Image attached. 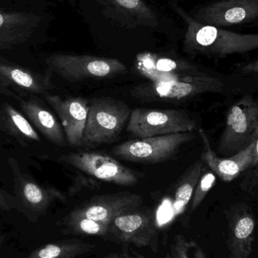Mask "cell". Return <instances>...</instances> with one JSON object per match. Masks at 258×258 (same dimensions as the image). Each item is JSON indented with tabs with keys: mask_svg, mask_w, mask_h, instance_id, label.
<instances>
[{
	"mask_svg": "<svg viewBox=\"0 0 258 258\" xmlns=\"http://www.w3.org/2000/svg\"><path fill=\"white\" fill-rule=\"evenodd\" d=\"M258 137V103L249 95L230 107L218 152L225 158L245 150Z\"/></svg>",
	"mask_w": 258,
	"mask_h": 258,
	"instance_id": "cell-4",
	"label": "cell"
},
{
	"mask_svg": "<svg viewBox=\"0 0 258 258\" xmlns=\"http://www.w3.org/2000/svg\"><path fill=\"white\" fill-rule=\"evenodd\" d=\"M47 63L52 72L71 82L111 78L126 74V66L116 58L77 54H56Z\"/></svg>",
	"mask_w": 258,
	"mask_h": 258,
	"instance_id": "cell-8",
	"label": "cell"
},
{
	"mask_svg": "<svg viewBox=\"0 0 258 258\" xmlns=\"http://www.w3.org/2000/svg\"><path fill=\"white\" fill-rule=\"evenodd\" d=\"M204 168L203 160L197 161L187 168L177 180L174 189V208L183 212L192 200L196 186Z\"/></svg>",
	"mask_w": 258,
	"mask_h": 258,
	"instance_id": "cell-21",
	"label": "cell"
},
{
	"mask_svg": "<svg viewBox=\"0 0 258 258\" xmlns=\"http://www.w3.org/2000/svg\"><path fill=\"white\" fill-rule=\"evenodd\" d=\"M241 71L244 74H254L258 73V59L254 61L250 62L247 64L244 65L241 68Z\"/></svg>",
	"mask_w": 258,
	"mask_h": 258,
	"instance_id": "cell-29",
	"label": "cell"
},
{
	"mask_svg": "<svg viewBox=\"0 0 258 258\" xmlns=\"http://www.w3.org/2000/svg\"><path fill=\"white\" fill-rule=\"evenodd\" d=\"M216 180V174L213 171H203L191 200V212L197 210V208L203 203L209 191L215 186Z\"/></svg>",
	"mask_w": 258,
	"mask_h": 258,
	"instance_id": "cell-24",
	"label": "cell"
},
{
	"mask_svg": "<svg viewBox=\"0 0 258 258\" xmlns=\"http://www.w3.org/2000/svg\"><path fill=\"white\" fill-rule=\"evenodd\" d=\"M95 247L81 239H63L39 247L26 258H78L89 254Z\"/></svg>",
	"mask_w": 258,
	"mask_h": 258,
	"instance_id": "cell-19",
	"label": "cell"
},
{
	"mask_svg": "<svg viewBox=\"0 0 258 258\" xmlns=\"http://www.w3.org/2000/svg\"><path fill=\"white\" fill-rule=\"evenodd\" d=\"M192 241H188L182 234L174 236L164 258H190Z\"/></svg>",
	"mask_w": 258,
	"mask_h": 258,
	"instance_id": "cell-25",
	"label": "cell"
},
{
	"mask_svg": "<svg viewBox=\"0 0 258 258\" xmlns=\"http://www.w3.org/2000/svg\"><path fill=\"white\" fill-rule=\"evenodd\" d=\"M258 18V0H221L201 8L194 18L222 27L246 24Z\"/></svg>",
	"mask_w": 258,
	"mask_h": 258,
	"instance_id": "cell-11",
	"label": "cell"
},
{
	"mask_svg": "<svg viewBox=\"0 0 258 258\" xmlns=\"http://www.w3.org/2000/svg\"><path fill=\"white\" fill-rule=\"evenodd\" d=\"M44 98L57 113L68 145L82 147V138L89 113V100L81 97L62 98L49 94L44 95Z\"/></svg>",
	"mask_w": 258,
	"mask_h": 258,
	"instance_id": "cell-12",
	"label": "cell"
},
{
	"mask_svg": "<svg viewBox=\"0 0 258 258\" xmlns=\"http://www.w3.org/2000/svg\"><path fill=\"white\" fill-rule=\"evenodd\" d=\"M258 165V137L257 141H256L255 147L254 150V159H253L252 166H255Z\"/></svg>",
	"mask_w": 258,
	"mask_h": 258,
	"instance_id": "cell-30",
	"label": "cell"
},
{
	"mask_svg": "<svg viewBox=\"0 0 258 258\" xmlns=\"http://www.w3.org/2000/svg\"><path fill=\"white\" fill-rule=\"evenodd\" d=\"M63 227L62 233L75 236H98L110 240L109 225L89 219L86 217L68 214L57 223Z\"/></svg>",
	"mask_w": 258,
	"mask_h": 258,
	"instance_id": "cell-20",
	"label": "cell"
},
{
	"mask_svg": "<svg viewBox=\"0 0 258 258\" xmlns=\"http://www.w3.org/2000/svg\"><path fill=\"white\" fill-rule=\"evenodd\" d=\"M3 236H0V245H1V244L3 243Z\"/></svg>",
	"mask_w": 258,
	"mask_h": 258,
	"instance_id": "cell-34",
	"label": "cell"
},
{
	"mask_svg": "<svg viewBox=\"0 0 258 258\" xmlns=\"http://www.w3.org/2000/svg\"><path fill=\"white\" fill-rule=\"evenodd\" d=\"M197 138L192 132H181L162 136L132 140L115 146L112 153L127 162L157 164L173 159L182 146Z\"/></svg>",
	"mask_w": 258,
	"mask_h": 258,
	"instance_id": "cell-5",
	"label": "cell"
},
{
	"mask_svg": "<svg viewBox=\"0 0 258 258\" xmlns=\"http://www.w3.org/2000/svg\"><path fill=\"white\" fill-rule=\"evenodd\" d=\"M143 197L129 192L95 196L71 212L109 225L116 217L139 209Z\"/></svg>",
	"mask_w": 258,
	"mask_h": 258,
	"instance_id": "cell-10",
	"label": "cell"
},
{
	"mask_svg": "<svg viewBox=\"0 0 258 258\" xmlns=\"http://www.w3.org/2000/svg\"><path fill=\"white\" fill-rule=\"evenodd\" d=\"M195 119L187 112L175 109L136 108L131 113L126 130L136 138L192 132L197 128Z\"/></svg>",
	"mask_w": 258,
	"mask_h": 258,
	"instance_id": "cell-6",
	"label": "cell"
},
{
	"mask_svg": "<svg viewBox=\"0 0 258 258\" xmlns=\"http://www.w3.org/2000/svg\"><path fill=\"white\" fill-rule=\"evenodd\" d=\"M224 89L219 79L200 74L170 81L141 83L135 86L131 94L142 101H180L207 92H222Z\"/></svg>",
	"mask_w": 258,
	"mask_h": 258,
	"instance_id": "cell-3",
	"label": "cell"
},
{
	"mask_svg": "<svg viewBox=\"0 0 258 258\" xmlns=\"http://www.w3.org/2000/svg\"><path fill=\"white\" fill-rule=\"evenodd\" d=\"M227 248L230 258H248L252 251L255 218L251 209L244 203L233 206L227 213Z\"/></svg>",
	"mask_w": 258,
	"mask_h": 258,
	"instance_id": "cell-13",
	"label": "cell"
},
{
	"mask_svg": "<svg viewBox=\"0 0 258 258\" xmlns=\"http://www.w3.org/2000/svg\"><path fill=\"white\" fill-rule=\"evenodd\" d=\"M0 209L6 212H10L13 209H18L20 212H23L22 206L19 200L1 189H0Z\"/></svg>",
	"mask_w": 258,
	"mask_h": 258,
	"instance_id": "cell-27",
	"label": "cell"
},
{
	"mask_svg": "<svg viewBox=\"0 0 258 258\" xmlns=\"http://www.w3.org/2000/svg\"><path fill=\"white\" fill-rule=\"evenodd\" d=\"M191 252L194 258H208L205 251L200 245L192 241V246L191 248Z\"/></svg>",
	"mask_w": 258,
	"mask_h": 258,
	"instance_id": "cell-28",
	"label": "cell"
},
{
	"mask_svg": "<svg viewBox=\"0 0 258 258\" xmlns=\"http://www.w3.org/2000/svg\"><path fill=\"white\" fill-rule=\"evenodd\" d=\"M5 113L7 122L10 126L18 132L19 135L33 141H40L39 135L32 126L30 122L13 107L9 104H6L5 106Z\"/></svg>",
	"mask_w": 258,
	"mask_h": 258,
	"instance_id": "cell-23",
	"label": "cell"
},
{
	"mask_svg": "<svg viewBox=\"0 0 258 258\" xmlns=\"http://www.w3.org/2000/svg\"><path fill=\"white\" fill-rule=\"evenodd\" d=\"M110 240L122 245L123 254L129 255L128 246L150 248L159 251V231L152 211L135 210L116 217L109 224Z\"/></svg>",
	"mask_w": 258,
	"mask_h": 258,
	"instance_id": "cell-7",
	"label": "cell"
},
{
	"mask_svg": "<svg viewBox=\"0 0 258 258\" xmlns=\"http://www.w3.org/2000/svg\"><path fill=\"white\" fill-rule=\"evenodd\" d=\"M131 113L128 104L120 100L110 97L92 99L89 102L82 147L92 148L114 142L127 126Z\"/></svg>",
	"mask_w": 258,
	"mask_h": 258,
	"instance_id": "cell-2",
	"label": "cell"
},
{
	"mask_svg": "<svg viewBox=\"0 0 258 258\" xmlns=\"http://www.w3.org/2000/svg\"><path fill=\"white\" fill-rule=\"evenodd\" d=\"M99 258H132L129 255H125L123 253L122 254H118V253H113V254H107Z\"/></svg>",
	"mask_w": 258,
	"mask_h": 258,
	"instance_id": "cell-31",
	"label": "cell"
},
{
	"mask_svg": "<svg viewBox=\"0 0 258 258\" xmlns=\"http://www.w3.org/2000/svg\"><path fill=\"white\" fill-rule=\"evenodd\" d=\"M177 13L186 21L187 31L183 47L189 54L225 57L258 49V33L242 34L199 22L176 6Z\"/></svg>",
	"mask_w": 258,
	"mask_h": 258,
	"instance_id": "cell-1",
	"label": "cell"
},
{
	"mask_svg": "<svg viewBox=\"0 0 258 258\" xmlns=\"http://www.w3.org/2000/svg\"><path fill=\"white\" fill-rule=\"evenodd\" d=\"M135 68L150 82L170 81L201 74L195 65L186 60L160 57L151 53L138 54Z\"/></svg>",
	"mask_w": 258,
	"mask_h": 258,
	"instance_id": "cell-14",
	"label": "cell"
},
{
	"mask_svg": "<svg viewBox=\"0 0 258 258\" xmlns=\"http://www.w3.org/2000/svg\"><path fill=\"white\" fill-rule=\"evenodd\" d=\"M16 185L23 213L33 222H36L39 217L45 215L51 203L56 200L66 201L65 196L57 189L43 187L24 176L18 177Z\"/></svg>",
	"mask_w": 258,
	"mask_h": 258,
	"instance_id": "cell-16",
	"label": "cell"
},
{
	"mask_svg": "<svg viewBox=\"0 0 258 258\" xmlns=\"http://www.w3.org/2000/svg\"><path fill=\"white\" fill-rule=\"evenodd\" d=\"M0 77L3 81L30 93L46 95L54 87L50 76L35 75L29 71L5 65H0Z\"/></svg>",
	"mask_w": 258,
	"mask_h": 258,
	"instance_id": "cell-18",
	"label": "cell"
},
{
	"mask_svg": "<svg viewBox=\"0 0 258 258\" xmlns=\"http://www.w3.org/2000/svg\"><path fill=\"white\" fill-rule=\"evenodd\" d=\"M246 171L245 177L241 183V189L258 198V165L250 167Z\"/></svg>",
	"mask_w": 258,
	"mask_h": 258,
	"instance_id": "cell-26",
	"label": "cell"
},
{
	"mask_svg": "<svg viewBox=\"0 0 258 258\" xmlns=\"http://www.w3.org/2000/svg\"><path fill=\"white\" fill-rule=\"evenodd\" d=\"M130 251L131 252H132V254H133V255L135 256V257L136 258H147L144 257V255H142V254H141V253L135 251V250H134L133 248H130Z\"/></svg>",
	"mask_w": 258,
	"mask_h": 258,
	"instance_id": "cell-32",
	"label": "cell"
},
{
	"mask_svg": "<svg viewBox=\"0 0 258 258\" xmlns=\"http://www.w3.org/2000/svg\"><path fill=\"white\" fill-rule=\"evenodd\" d=\"M23 112L48 141L60 147L68 145L64 132L55 116L35 100L21 101Z\"/></svg>",
	"mask_w": 258,
	"mask_h": 258,
	"instance_id": "cell-17",
	"label": "cell"
},
{
	"mask_svg": "<svg viewBox=\"0 0 258 258\" xmlns=\"http://www.w3.org/2000/svg\"><path fill=\"white\" fill-rule=\"evenodd\" d=\"M59 160L95 178L119 186H135L141 177L136 171L101 152L70 153L60 156Z\"/></svg>",
	"mask_w": 258,
	"mask_h": 258,
	"instance_id": "cell-9",
	"label": "cell"
},
{
	"mask_svg": "<svg viewBox=\"0 0 258 258\" xmlns=\"http://www.w3.org/2000/svg\"><path fill=\"white\" fill-rule=\"evenodd\" d=\"M3 22H4V18H3V15L0 14V27L3 25Z\"/></svg>",
	"mask_w": 258,
	"mask_h": 258,
	"instance_id": "cell-33",
	"label": "cell"
},
{
	"mask_svg": "<svg viewBox=\"0 0 258 258\" xmlns=\"http://www.w3.org/2000/svg\"><path fill=\"white\" fill-rule=\"evenodd\" d=\"M113 6L125 15L136 18L141 24L155 27L157 17L155 12L143 0H109Z\"/></svg>",
	"mask_w": 258,
	"mask_h": 258,
	"instance_id": "cell-22",
	"label": "cell"
},
{
	"mask_svg": "<svg viewBox=\"0 0 258 258\" xmlns=\"http://www.w3.org/2000/svg\"><path fill=\"white\" fill-rule=\"evenodd\" d=\"M199 134L204 144L202 153V160L212 171L225 182H230L239 177V174L251 167L254 159V150L256 141H253L245 150L234 156L227 158H220L211 147L207 134L203 128L199 129Z\"/></svg>",
	"mask_w": 258,
	"mask_h": 258,
	"instance_id": "cell-15",
	"label": "cell"
}]
</instances>
